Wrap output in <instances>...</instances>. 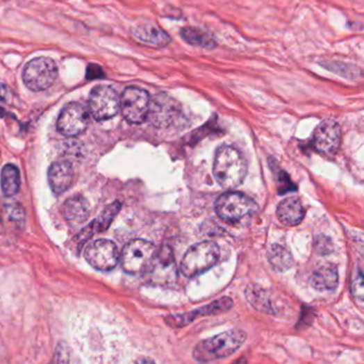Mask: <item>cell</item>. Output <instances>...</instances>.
I'll list each match as a JSON object with an SVG mask.
<instances>
[{"label":"cell","instance_id":"7","mask_svg":"<svg viewBox=\"0 0 364 364\" xmlns=\"http://www.w3.org/2000/svg\"><path fill=\"white\" fill-rule=\"evenodd\" d=\"M151 97L147 91L129 87L120 97V109L127 122L140 124L148 118Z\"/></svg>","mask_w":364,"mask_h":364},{"label":"cell","instance_id":"3","mask_svg":"<svg viewBox=\"0 0 364 364\" xmlns=\"http://www.w3.org/2000/svg\"><path fill=\"white\" fill-rule=\"evenodd\" d=\"M220 256V247L215 242H199L187 250L181 263V272L187 278H194L214 267Z\"/></svg>","mask_w":364,"mask_h":364},{"label":"cell","instance_id":"4","mask_svg":"<svg viewBox=\"0 0 364 364\" xmlns=\"http://www.w3.org/2000/svg\"><path fill=\"white\" fill-rule=\"evenodd\" d=\"M156 251L154 245L148 240H131L125 245L120 256L123 270L127 274H147Z\"/></svg>","mask_w":364,"mask_h":364},{"label":"cell","instance_id":"18","mask_svg":"<svg viewBox=\"0 0 364 364\" xmlns=\"http://www.w3.org/2000/svg\"><path fill=\"white\" fill-rule=\"evenodd\" d=\"M133 35L139 41L155 47H165L171 42L170 35L162 28L153 24H143L133 29Z\"/></svg>","mask_w":364,"mask_h":364},{"label":"cell","instance_id":"23","mask_svg":"<svg viewBox=\"0 0 364 364\" xmlns=\"http://www.w3.org/2000/svg\"><path fill=\"white\" fill-rule=\"evenodd\" d=\"M1 189L5 196L12 197L17 195L21 185L19 170L17 166L12 164L6 165L1 170Z\"/></svg>","mask_w":364,"mask_h":364},{"label":"cell","instance_id":"14","mask_svg":"<svg viewBox=\"0 0 364 364\" xmlns=\"http://www.w3.org/2000/svg\"><path fill=\"white\" fill-rule=\"evenodd\" d=\"M233 307V300L229 297H222L215 300L204 307L199 308L188 313L179 314V315H171L166 318L167 325L173 328H181L192 323V320L201 316L214 315V314H222L229 311Z\"/></svg>","mask_w":364,"mask_h":364},{"label":"cell","instance_id":"2","mask_svg":"<svg viewBox=\"0 0 364 364\" xmlns=\"http://www.w3.org/2000/svg\"><path fill=\"white\" fill-rule=\"evenodd\" d=\"M246 341V333L242 330H230L216 337L200 342L194 349L195 360L212 362L230 357L240 349Z\"/></svg>","mask_w":364,"mask_h":364},{"label":"cell","instance_id":"9","mask_svg":"<svg viewBox=\"0 0 364 364\" xmlns=\"http://www.w3.org/2000/svg\"><path fill=\"white\" fill-rule=\"evenodd\" d=\"M85 258L95 270L109 272L120 262V252L111 240H99L85 247Z\"/></svg>","mask_w":364,"mask_h":364},{"label":"cell","instance_id":"15","mask_svg":"<svg viewBox=\"0 0 364 364\" xmlns=\"http://www.w3.org/2000/svg\"><path fill=\"white\" fill-rule=\"evenodd\" d=\"M47 179L53 194L61 195L74 182V170L67 160H59L49 167Z\"/></svg>","mask_w":364,"mask_h":364},{"label":"cell","instance_id":"16","mask_svg":"<svg viewBox=\"0 0 364 364\" xmlns=\"http://www.w3.org/2000/svg\"><path fill=\"white\" fill-rule=\"evenodd\" d=\"M121 210V203L118 201L111 203L105 210L99 215L94 222H91L87 228L83 229L79 235L77 236L79 246H83V242L90 240L94 234L104 232L110 226L111 222L115 220V217L118 215Z\"/></svg>","mask_w":364,"mask_h":364},{"label":"cell","instance_id":"20","mask_svg":"<svg viewBox=\"0 0 364 364\" xmlns=\"http://www.w3.org/2000/svg\"><path fill=\"white\" fill-rule=\"evenodd\" d=\"M310 284L320 292L336 290L339 284V274H338L337 268L332 265L318 268L312 274Z\"/></svg>","mask_w":364,"mask_h":364},{"label":"cell","instance_id":"26","mask_svg":"<svg viewBox=\"0 0 364 364\" xmlns=\"http://www.w3.org/2000/svg\"><path fill=\"white\" fill-rule=\"evenodd\" d=\"M85 75H87L88 79H99L105 76V73L99 65H90L87 69V74Z\"/></svg>","mask_w":364,"mask_h":364},{"label":"cell","instance_id":"25","mask_svg":"<svg viewBox=\"0 0 364 364\" xmlns=\"http://www.w3.org/2000/svg\"><path fill=\"white\" fill-rule=\"evenodd\" d=\"M351 294L356 299V302L362 308L364 298L363 274L361 270H357L356 276L351 281Z\"/></svg>","mask_w":364,"mask_h":364},{"label":"cell","instance_id":"11","mask_svg":"<svg viewBox=\"0 0 364 364\" xmlns=\"http://www.w3.org/2000/svg\"><path fill=\"white\" fill-rule=\"evenodd\" d=\"M88 125V110L79 103L65 105L57 121L58 131L67 137L79 136Z\"/></svg>","mask_w":364,"mask_h":364},{"label":"cell","instance_id":"5","mask_svg":"<svg viewBox=\"0 0 364 364\" xmlns=\"http://www.w3.org/2000/svg\"><path fill=\"white\" fill-rule=\"evenodd\" d=\"M215 210L224 222H238L256 214L258 208L249 197L240 192H229L217 199Z\"/></svg>","mask_w":364,"mask_h":364},{"label":"cell","instance_id":"17","mask_svg":"<svg viewBox=\"0 0 364 364\" xmlns=\"http://www.w3.org/2000/svg\"><path fill=\"white\" fill-rule=\"evenodd\" d=\"M306 210L299 199L292 197L280 203L276 208V216L286 226H296L301 224Z\"/></svg>","mask_w":364,"mask_h":364},{"label":"cell","instance_id":"27","mask_svg":"<svg viewBox=\"0 0 364 364\" xmlns=\"http://www.w3.org/2000/svg\"><path fill=\"white\" fill-rule=\"evenodd\" d=\"M10 91L5 83H0V101H7L9 99Z\"/></svg>","mask_w":364,"mask_h":364},{"label":"cell","instance_id":"24","mask_svg":"<svg viewBox=\"0 0 364 364\" xmlns=\"http://www.w3.org/2000/svg\"><path fill=\"white\" fill-rule=\"evenodd\" d=\"M246 296L248 301L251 304L252 307L258 311L270 313L272 312V304H270V295L264 288L256 284H250L246 290Z\"/></svg>","mask_w":364,"mask_h":364},{"label":"cell","instance_id":"13","mask_svg":"<svg viewBox=\"0 0 364 364\" xmlns=\"http://www.w3.org/2000/svg\"><path fill=\"white\" fill-rule=\"evenodd\" d=\"M341 129L336 121L326 120L316 127L313 134V145L317 152L331 156L341 145Z\"/></svg>","mask_w":364,"mask_h":364},{"label":"cell","instance_id":"10","mask_svg":"<svg viewBox=\"0 0 364 364\" xmlns=\"http://www.w3.org/2000/svg\"><path fill=\"white\" fill-rule=\"evenodd\" d=\"M181 113V105L167 93H157L151 99L148 118L154 126L166 129L180 118Z\"/></svg>","mask_w":364,"mask_h":364},{"label":"cell","instance_id":"8","mask_svg":"<svg viewBox=\"0 0 364 364\" xmlns=\"http://www.w3.org/2000/svg\"><path fill=\"white\" fill-rule=\"evenodd\" d=\"M88 106L95 120H108L120 110V97L109 85H97L91 91Z\"/></svg>","mask_w":364,"mask_h":364},{"label":"cell","instance_id":"6","mask_svg":"<svg viewBox=\"0 0 364 364\" xmlns=\"http://www.w3.org/2000/svg\"><path fill=\"white\" fill-rule=\"evenodd\" d=\"M57 76V65L49 57L35 58L26 65L23 71L24 83L35 92L47 90Z\"/></svg>","mask_w":364,"mask_h":364},{"label":"cell","instance_id":"12","mask_svg":"<svg viewBox=\"0 0 364 364\" xmlns=\"http://www.w3.org/2000/svg\"><path fill=\"white\" fill-rule=\"evenodd\" d=\"M147 274L152 276L153 281L164 286L173 283L178 279L176 258L170 247L163 246L156 251Z\"/></svg>","mask_w":364,"mask_h":364},{"label":"cell","instance_id":"22","mask_svg":"<svg viewBox=\"0 0 364 364\" xmlns=\"http://www.w3.org/2000/svg\"><path fill=\"white\" fill-rule=\"evenodd\" d=\"M270 266L276 272H286L294 264L293 256L286 248L281 245H274L270 247L267 254Z\"/></svg>","mask_w":364,"mask_h":364},{"label":"cell","instance_id":"19","mask_svg":"<svg viewBox=\"0 0 364 364\" xmlns=\"http://www.w3.org/2000/svg\"><path fill=\"white\" fill-rule=\"evenodd\" d=\"M63 212L69 224H81L90 216V206L83 197L74 196L65 201Z\"/></svg>","mask_w":364,"mask_h":364},{"label":"cell","instance_id":"21","mask_svg":"<svg viewBox=\"0 0 364 364\" xmlns=\"http://www.w3.org/2000/svg\"><path fill=\"white\" fill-rule=\"evenodd\" d=\"M183 39L194 47L201 49H214L216 47V42L210 33H206L202 29L196 27L183 28L181 31Z\"/></svg>","mask_w":364,"mask_h":364},{"label":"cell","instance_id":"1","mask_svg":"<svg viewBox=\"0 0 364 364\" xmlns=\"http://www.w3.org/2000/svg\"><path fill=\"white\" fill-rule=\"evenodd\" d=\"M214 176L224 188H235L244 182L247 164L238 149L222 145L215 155Z\"/></svg>","mask_w":364,"mask_h":364}]
</instances>
